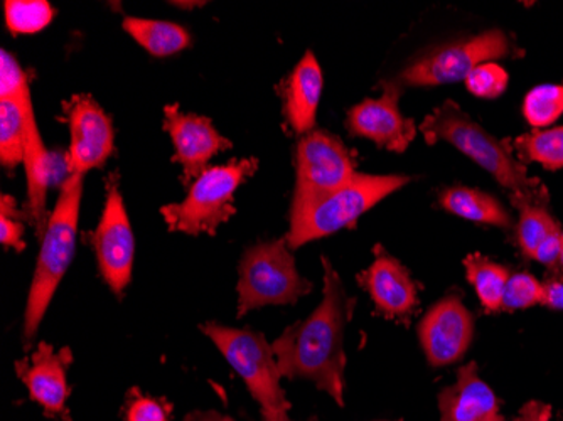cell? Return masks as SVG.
Segmentation results:
<instances>
[{
  "label": "cell",
  "instance_id": "6da1fadb",
  "mask_svg": "<svg viewBox=\"0 0 563 421\" xmlns=\"http://www.w3.org/2000/svg\"><path fill=\"white\" fill-rule=\"evenodd\" d=\"M324 290L318 309L282 332L272 344L282 378H302L344 405V328L353 312L343 281L329 259L322 258Z\"/></svg>",
  "mask_w": 563,
  "mask_h": 421
},
{
  "label": "cell",
  "instance_id": "7a4b0ae2",
  "mask_svg": "<svg viewBox=\"0 0 563 421\" xmlns=\"http://www.w3.org/2000/svg\"><path fill=\"white\" fill-rule=\"evenodd\" d=\"M84 177L81 174H68L63 180L62 192L43 234L36 272L24 312V339L27 347L36 335L47 307L55 297L56 288L62 284L75 256L84 198Z\"/></svg>",
  "mask_w": 563,
  "mask_h": 421
},
{
  "label": "cell",
  "instance_id": "3957f363",
  "mask_svg": "<svg viewBox=\"0 0 563 421\" xmlns=\"http://www.w3.org/2000/svg\"><path fill=\"white\" fill-rule=\"evenodd\" d=\"M408 177L372 176L357 173L350 184L336 191L309 201H292L290 230L286 240L289 248L325 239L356 223L373 206L404 188Z\"/></svg>",
  "mask_w": 563,
  "mask_h": 421
},
{
  "label": "cell",
  "instance_id": "277c9868",
  "mask_svg": "<svg viewBox=\"0 0 563 421\" xmlns=\"http://www.w3.org/2000/svg\"><path fill=\"white\" fill-rule=\"evenodd\" d=\"M420 132L429 144L444 141L454 145L511 192L543 188L539 179L528 176L527 167L515 159L506 142L496 141L454 101H445L427 115Z\"/></svg>",
  "mask_w": 563,
  "mask_h": 421
},
{
  "label": "cell",
  "instance_id": "5b68a950",
  "mask_svg": "<svg viewBox=\"0 0 563 421\" xmlns=\"http://www.w3.org/2000/svg\"><path fill=\"white\" fill-rule=\"evenodd\" d=\"M258 160L233 159L224 166L208 167L189 186L185 201L161 208L164 221L177 233L210 234L235 214V192L249 177L257 173Z\"/></svg>",
  "mask_w": 563,
  "mask_h": 421
},
{
  "label": "cell",
  "instance_id": "8992f818",
  "mask_svg": "<svg viewBox=\"0 0 563 421\" xmlns=\"http://www.w3.org/2000/svg\"><path fill=\"white\" fill-rule=\"evenodd\" d=\"M199 329L214 342L224 359L239 373L253 400L261 405L264 417L287 414L290 403L280 385L277 357L261 332L224 328L217 322H208Z\"/></svg>",
  "mask_w": 563,
  "mask_h": 421
},
{
  "label": "cell",
  "instance_id": "52a82bcc",
  "mask_svg": "<svg viewBox=\"0 0 563 421\" xmlns=\"http://www.w3.org/2000/svg\"><path fill=\"white\" fill-rule=\"evenodd\" d=\"M239 315L267 306H290L311 292L312 284L300 277L287 240L258 243L240 262Z\"/></svg>",
  "mask_w": 563,
  "mask_h": 421
},
{
  "label": "cell",
  "instance_id": "ba28073f",
  "mask_svg": "<svg viewBox=\"0 0 563 421\" xmlns=\"http://www.w3.org/2000/svg\"><path fill=\"white\" fill-rule=\"evenodd\" d=\"M514 46L503 31L493 30L471 40L433 47L413 59L394 81L405 87H438L466 80L474 68L511 55Z\"/></svg>",
  "mask_w": 563,
  "mask_h": 421
},
{
  "label": "cell",
  "instance_id": "9c48e42d",
  "mask_svg": "<svg viewBox=\"0 0 563 421\" xmlns=\"http://www.w3.org/2000/svg\"><path fill=\"white\" fill-rule=\"evenodd\" d=\"M356 174V159L347 145L331 132L312 130L297 144L292 201H309L336 191Z\"/></svg>",
  "mask_w": 563,
  "mask_h": 421
},
{
  "label": "cell",
  "instance_id": "30bf717a",
  "mask_svg": "<svg viewBox=\"0 0 563 421\" xmlns=\"http://www.w3.org/2000/svg\"><path fill=\"white\" fill-rule=\"evenodd\" d=\"M90 243L97 255L101 278L115 296L122 297L132 280L135 239L117 173L110 174L107 180L106 206L97 230L90 233Z\"/></svg>",
  "mask_w": 563,
  "mask_h": 421
},
{
  "label": "cell",
  "instance_id": "8fae6325",
  "mask_svg": "<svg viewBox=\"0 0 563 421\" xmlns=\"http://www.w3.org/2000/svg\"><path fill=\"white\" fill-rule=\"evenodd\" d=\"M63 110L71 135L66 169L85 176L103 166L115 151L112 120L90 95H75L63 103Z\"/></svg>",
  "mask_w": 563,
  "mask_h": 421
},
{
  "label": "cell",
  "instance_id": "7c38bea8",
  "mask_svg": "<svg viewBox=\"0 0 563 421\" xmlns=\"http://www.w3.org/2000/svg\"><path fill=\"white\" fill-rule=\"evenodd\" d=\"M404 88L394 80L383 84V93L378 98L357 103L347 112L346 126L351 135L368 139L388 151H407L417 135V125L398 109V98Z\"/></svg>",
  "mask_w": 563,
  "mask_h": 421
},
{
  "label": "cell",
  "instance_id": "4fadbf2b",
  "mask_svg": "<svg viewBox=\"0 0 563 421\" xmlns=\"http://www.w3.org/2000/svg\"><path fill=\"white\" fill-rule=\"evenodd\" d=\"M164 129L176 152L173 160L181 164L185 186H191L210 167L208 163L214 155L233 147L210 119L185 113L177 104H167L164 109Z\"/></svg>",
  "mask_w": 563,
  "mask_h": 421
},
{
  "label": "cell",
  "instance_id": "5bb4252c",
  "mask_svg": "<svg viewBox=\"0 0 563 421\" xmlns=\"http://www.w3.org/2000/svg\"><path fill=\"white\" fill-rule=\"evenodd\" d=\"M474 321L459 296L439 300L419 324V339L433 367L463 359L473 342Z\"/></svg>",
  "mask_w": 563,
  "mask_h": 421
},
{
  "label": "cell",
  "instance_id": "9a60e30c",
  "mask_svg": "<svg viewBox=\"0 0 563 421\" xmlns=\"http://www.w3.org/2000/svg\"><path fill=\"white\" fill-rule=\"evenodd\" d=\"M375 262L357 281L375 302L376 310L388 319L407 324L419 309V287L412 275L397 258L385 252L382 246L373 250Z\"/></svg>",
  "mask_w": 563,
  "mask_h": 421
},
{
  "label": "cell",
  "instance_id": "2e32d148",
  "mask_svg": "<svg viewBox=\"0 0 563 421\" xmlns=\"http://www.w3.org/2000/svg\"><path fill=\"white\" fill-rule=\"evenodd\" d=\"M73 354L68 347L55 351L47 342H40L30 359L15 363V373L36 401L51 417H66L69 397L68 369Z\"/></svg>",
  "mask_w": 563,
  "mask_h": 421
},
{
  "label": "cell",
  "instance_id": "e0dca14e",
  "mask_svg": "<svg viewBox=\"0 0 563 421\" xmlns=\"http://www.w3.org/2000/svg\"><path fill=\"white\" fill-rule=\"evenodd\" d=\"M511 202L520 213L517 239L521 252L547 267L560 263L563 231L550 213L549 192L545 188L531 192H514Z\"/></svg>",
  "mask_w": 563,
  "mask_h": 421
},
{
  "label": "cell",
  "instance_id": "ac0fdd59",
  "mask_svg": "<svg viewBox=\"0 0 563 421\" xmlns=\"http://www.w3.org/2000/svg\"><path fill=\"white\" fill-rule=\"evenodd\" d=\"M441 421H505L495 391L477 375L474 363L459 367L454 385L439 395Z\"/></svg>",
  "mask_w": 563,
  "mask_h": 421
},
{
  "label": "cell",
  "instance_id": "d6986e66",
  "mask_svg": "<svg viewBox=\"0 0 563 421\" xmlns=\"http://www.w3.org/2000/svg\"><path fill=\"white\" fill-rule=\"evenodd\" d=\"M322 69L311 51H307L284 85V113L296 134L316 130V113L321 101Z\"/></svg>",
  "mask_w": 563,
  "mask_h": 421
},
{
  "label": "cell",
  "instance_id": "ffe728a7",
  "mask_svg": "<svg viewBox=\"0 0 563 421\" xmlns=\"http://www.w3.org/2000/svg\"><path fill=\"white\" fill-rule=\"evenodd\" d=\"M24 169L27 176V208L25 214L33 223L34 230L43 239L49 221L46 209L47 188L51 180V155L41 137L34 110L27 113L25 123Z\"/></svg>",
  "mask_w": 563,
  "mask_h": 421
},
{
  "label": "cell",
  "instance_id": "44dd1931",
  "mask_svg": "<svg viewBox=\"0 0 563 421\" xmlns=\"http://www.w3.org/2000/svg\"><path fill=\"white\" fill-rule=\"evenodd\" d=\"M123 30L156 58L177 55L191 46V36L188 31L174 22L125 18Z\"/></svg>",
  "mask_w": 563,
  "mask_h": 421
},
{
  "label": "cell",
  "instance_id": "7402d4cb",
  "mask_svg": "<svg viewBox=\"0 0 563 421\" xmlns=\"http://www.w3.org/2000/svg\"><path fill=\"white\" fill-rule=\"evenodd\" d=\"M445 211L474 223L493 224L498 228L511 226V217L498 199L488 192L473 188L445 189L441 195Z\"/></svg>",
  "mask_w": 563,
  "mask_h": 421
},
{
  "label": "cell",
  "instance_id": "603a6c76",
  "mask_svg": "<svg viewBox=\"0 0 563 421\" xmlns=\"http://www.w3.org/2000/svg\"><path fill=\"white\" fill-rule=\"evenodd\" d=\"M31 110V90L14 101L0 100V163L5 169L14 170L24 163L25 123Z\"/></svg>",
  "mask_w": 563,
  "mask_h": 421
},
{
  "label": "cell",
  "instance_id": "cb8c5ba5",
  "mask_svg": "<svg viewBox=\"0 0 563 421\" xmlns=\"http://www.w3.org/2000/svg\"><path fill=\"white\" fill-rule=\"evenodd\" d=\"M464 267H466L467 280L476 290L484 309L489 312L501 309L503 296L509 280L508 268L479 253L467 256L464 259Z\"/></svg>",
  "mask_w": 563,
  "mask_h": 421
},
{
  "label": "cell",
  "instance_id": "d4e9b609",
  "mask_svg": "<svg viewBox=\"0 0 563 421\" xmlns=\"http://www.w3.org/2000/svg\"><path fill=\"white\" fill-rule=\"evenodd\" d=\"M520 159L542 164L545 169H563V126L533 130L515 141Z\"/></svg>",
  "mask_w": 563,
  "mask_h": 421
},
{
  "label": "cell",
  "instance_id": "484cf974",
  "mask_svg": "<svg viewBox=\"0 0 563 421\" xmlns=\"http://www.w3.org/2000/svg\"><path fill=\"white\" fill-rule=\"evenodd\" d=\"M5 24L14 34H34L43 31L55 18V9L44 0H11L5 2Z\"/></svg>",
  "mask_w": 563,
  "mask_h": 421
},
{
  "label": "cell",
  "instance_id": "4316f807",
  "mask_svg": "<svg viewBox=\"0 0 563 421\" xmlns=\"http://www.w3.org/2000/svg\"><path fill=\"white\" fill-rule=\"evenodd\" d=\"M563 113V85H542L525 98L523 115L534 130L552 125Z\"/></svg>",
  "mask_w": 563,
  "mask_h": 421
},
{
  "label": "cell",
  "instance_id": "83f0119b",
  "mask_svg": "<svg viewBox=\"0 0 563 421\" xmlns=\"http://www.w3.org/2000/svg\"><path fill=\"white\" fill-rule=\"evenodd\" d=\"M543 285L533 275L517 274L509 277L503 296L501 309L520 310L542 303Z\"/></svg>",
  "mask_w": 563,
  "mask_h": 421
},
{
  "label": "cell",
  "instance_id": "f1b7e54d",
  "mask_svg": "<svg viewBox=\"0 0 563 421\" xmlns=\"http://www.w3.org/2000/svg\"><path fill=\"white\" fill-rule=\"evenodd\" d=\"M508 81V73L498 63H483L467 76L466 87L476 97L493 100L505 93Z\"/></svg>",
  "mask_w": 563,
  "mask_h": 421
},
{
  "label": "cell",
  "instance_id": "f546056e",
  "mask_svg": "<svg viewBox=\"0 0 563 421\" xmlns=\"http://www.w3.org/2000/svg\"><path fill=\"white\" fill-rule=\"evenodd\" d=\"M24 213L18 208V202L12 196L2 195L0 198V243L5 248H14L22 252L25 248L24 240Z\"/></svg>",
  "mask_w": 563,
  "mask_h": 421
},
{
  "label": "cell",
  "instance_id": "4dcf8cb0",
  "mask_svg": "<svg viewBox=\"0 0 563 421\" xmlns=\"http://www.w3.org/2000/svg\"><path fill=\"white\" fill-rule=\"evenodd\" d=\"M173 407L166 400L142 395L139 389H132L126 397L123 418L125 421H170Z\"/></svg>",
  "mask_w": 563,
  "mask_h": 421
},
{
  "label": "cell",
  "instance_id": "1f68e13d",
  "mask_svg": "<svg viewBox=\"0 0 563 421\" xmlns=\"http://www.w3.org/2000/svg\"><path fill=\"white\" fill-rule=\"evenodd\" d=\"M0 71H2V80H0V100L14 101L22 93L30 90V81L24 69L15 62L14 56L9 55L8 51H2V62H0Z\"/></svg>",
  "mask_w": 563,
  "mask_h": 421
},
{
  "label": "cell",
  "instance_id": "d6a6232c",
  "mask_svg": "<svg viewBox=\"0 0 563 421\" xmlns=\"http://www.w3.org/2000/svg\"><path fill=\"white\" fill-rule=\"evenodd\" d=\"M517 421H552V407L542 401H530L521 408Z\"/></svg>",
  "mask_w": 563,
  "mask_h": 421
},
{
  "label": "cell",
  "instance_id": "836d02e7",
  "mask_svg": "<svg viewBox=\"0 0 563 421\" xmlns=\"http://www.w3.org/2000/svg\"><path fill=\"white\" fill-rule=\"evenodd\" d=\"M543 306L563 310V281L553 280L543 285Z\"/></svg>",
  "mask_w": 563,
  "mask_h": 421
},
{
  "label": "cell",
  "instance_id": "e575fe53",
  "mask_svg": "<svg viewBox=\"0 0 563 421\" xmlns=\"http://www.w3.org/2000/svg\"><path fill=\"white\" fill-rule=\"evenodd\" d=\"M185 421H235L227 414L218 413V411H192L186 417Z\"/></svg>",
  "mask_w": 563,
  "mask_h": 421
},
{
  "label": "cell",
  "instance_id": "d590c367",
  "mask_svg": "<svg viewBox=\"0 0 563 421\" xmlns=\"http://www.w3.org/2000/svg\"><path fill=\"white\" fill-rule=\"evenodd\" d=\"M265 421H290L287 414H278V417H264ZM316 421V420H312Z\"/></svg>",
  "mask_w": 563,
  "mask_h": 421
},
{
  "label": "cell",
  "instance_id": "8d00e7d4",
  "mask_svg": "<svg viewBox=\"0 0 563 421\" xmlns=\"http://www.w3.org/2000/svg\"><path fill=\"white\" fill-rule=\"evenodd\" d=\"M560 263L563 265V239H562V255H560Z\"/></svg>",
  "mask_w": 563,
  "mask_h": 421
}]
</instances>
